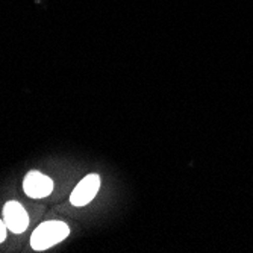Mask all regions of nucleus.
Segmentation results:
<instances>
[{
    "mask_svg": "<svg viewBox=\"0 0 253 253\" xmlns=\"http://www.w3.org/2000/svg\"><path fill=\"white\" fill-rule=\"evenodd\" d=\"M70 234V227H68L65 223L62 221H45L42 224H40L31 238V246L34 250L42 252L47 250L52 246L61 243L62 240H65Z\"/></svg>",
    "mask_w": 253,
    "mask_h": 253,
    "instance_id": "1",
    "label": "nucleus"
},
{
    "mask_svg": "<svg viewBox=\"0 0 253 253\" xmlns=\"http://www.w3.org/2000/svg\"><path fill=\"white\" fill-rule=\"evenodd\" d=\"M3 221L11 232L21 234L28 229L29 215L18 202L11 200V202H6V205L3 206Z\"/></svg>",
    "mask_w": 253,
    "mask_h": 253,
    "instance_id": "2",
    "label": "nucleus"
},
{
    "mask_svg": "<svg viewBox=\"0 0 253 253\" xmlns=\"http://www.w3.org/2000/svg\"><path fill=\"white\" fill-rule=\"evenodd\" d=\"M23 190L32 199H42L53 191V182L40 171H31L23 180Z\"/></svg>",
    "mask_w": 253,
    "mask_h": 253,
    "instance_id": "3",
    "label": "nucleus"
},
{
    "mask_svg": "<svg viewBox=\"0 0 253 253\" xmlns=\"http://www.w3.org/2000/svg\"><path fill=\"white\" fill-rule=\"evenodd\" d=\"M100 188V177L97 174L85 176L73 190L70 196V202L75 206H84L93 200Z\"/></svg>",
    "mask_w": 253,
    "mask_h": 253,
    "instance_id": "4",
    "label": "nucleus"
},
{
    "mask_svg": "<svg viewBox=\"0 0 253 253\" xmlns=\"http://www.w3.org/2000/svg\"><path fill=\"white\" fill-rule=\"evenodd\" d=\"M6 224H5V221H2L0 220V244H2L3 241H5V238H6Z\"/></svg>",
    "mask_w": 253,
    "mask_h": 253,
    "instance_id": "5",
    "label": "nucleus"
}]
</instances>
